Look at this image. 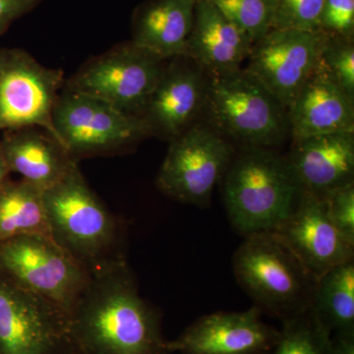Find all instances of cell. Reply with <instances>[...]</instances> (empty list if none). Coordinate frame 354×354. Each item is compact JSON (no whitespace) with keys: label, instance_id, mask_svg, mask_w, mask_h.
<instances>
[{"label":"cell","instance_id":"31","mask_svg":"<svg viewBox=\"0 0 354 354\" xmlns=\"http://www.w3.org/2000/svg\"><path fill=\"white\" fill-rule=\"evenodd\" d=\"M9 176H10V171H9L8 167H7L1 151H0V189H1L4 184L10 179L9 178Z\"/></svg>","mask_w":354,"mask_h":354},{"label":"cell","instance_id":"16","mask_svg":"<svg viewBox=\"0 0 354 354\" xmlns=\"http://www.w3.org/2000/svg\"><path fill=\"white\" fill-rule=\"evenodd\" d=\"M286 158L301 190L324 197L330 191L354 183V132L293 141Z\"/></svg>","mask_w":354,"mask_h":354},{"label":"cell","instance_id":"11","mask_svg":"<svg viewBox=\"0 0 354 354\" xmlns=\"http://www.w3.org/2000/svg\"><path fill=\"white\" fill-rule=\"evenodd\" d=\"M70 342L68 317L0 274L1 354H64Z\"/></svg>","mask_w":354,"mask_h":354},{"label":"cell","instance_id":"17","mask_svg":"<svg viewBox=\"0 0 354 354\" xmlns=\"http://www.w3.org/2000/svg\"><path fill=\"white\" fill-rule=\"evenodd\" d=\"M293 141L330 134L354 132V102L319 62L288 109Z\"/></svg>","mask_w":354,"mask_h":354},{"label":"cell","instance_id":"20","mask_svg":"<svg viewBox=\"0 0 354 354\" xmlns=\"http://www.w3.org/2000/svg\"><path fill=\"white\" fill-rule=\"evenodd\" d=\"M197 0H149L133 17L131 41L167 62L185 57Z\"/></svg>","mask_w":354,"mask_h":354},{"label":"cell","instance_id":"27","mask_svg":"<svg viewBox=\"0 0 354 354\" xmlns=\"http://www.w3.org/2000/svg\"><path fill=\"white\" fill-rule=\"evenodd\" d=\"M323 198L335 227L346 241L354 244V183L330 191Z\"/></svg>","mask_w":354,"mask_h":354},{"label":"cell","instance_id":"8","mask_svg":"<svg viewBox=\"0 0 354 354\" xmlns=\"http://www.w3.org/2000/svg\"><path fill=\"white\" fill-rule=\"evenodd\" d=\"M234 151L213 127L192 124L169 141L156 183L165 196L183 204L208 206Z\"/></svg>","mask_w":354,"mask_h":354},{"label":"cell","instance_id":"28","mask_svg":"<svg viewBox=\"0 0 354 354\" xmlns=\"http://www.w3.org/2000/svg\"><path fill=\"white\" fill-rule=\"evenodd\" d=\"M319 31L330 36L353 39L354 0H326Z\"/></svg>","mask_w":354,"mask_h":354},{"label":"cell","instance_id":"14","mask_svg":"<svg viewBox=\"0 0 354 354\" xmlns=\"http://www.w3.org/2000/svg\"><path fill=\"white\" fill-rule=\"evenodd\" d=\"M274 234L317 279L335 266L354 259V244L330 221L325 199L307 191H302L295 212Z\"/></svg>","mask_w":354,"mask_h":354},{"label":"cell","instance_id":"3","mask_svg":"<svg viewBox=\"0 0 354 354\" xmlns=\"http://www.w3.org/2000/svg\"><path fill=\"white\" fill-rule=\"evenodd\" d=\"M223 177L228 218L245 237L276 232L295 212L302 192L286 158L269 149L244 148Z\"/></svg>","mask_w":354,"mask_h":354},{"label":"cell","instance_id":"33","mask_svg":"<svg viewBox=\"0 0 354 354\" xmlns=\"http://www.w3.org/2000/svg\"><path fill=\"white\" fill-rule=\"evenodd\" d=\"M0 354H1V353H0Z\"/></svg>","mask_w":354,"mask_h":354},{"label":"cell","instance_id":"2","mask_svg":"<svg viewBox=\"0 0 354 354\" xmlns=\"http://www.w3.org/2000/svg\"><path fill=\"white\" fill-rule=\"evenodd\" d=\"M43 199L50 236L92 276L127 260L122 221L91 189L78 165L44 190Z\"/></svg>","mask_w":354,"mask_h":354},{"label":"cell","instance_id":"23","mask_svg":"<svg viewBox=\"0 0 354 354\" xmlns=\"http://www.w3.org/2000/svg\"><path fill=\"white\" fill-rule=\"evenodd\" d=\"M330 334L310 309L283 322L268 354H328Z\"/></svg>","mask_w":354,"mask_h":354},{"label":"cell","instance_id":"12","mask_svg":"<svg viewBox=\"0 0 354 354\" xmlns=\"http://www.w3.org/2000/svg\"><path fill=\"white\" fill-rule=\"evenodd\" d=\"M322 32L272 29L253 44L244 71L286 109L320 62Z\"/></svg>","mask_w":354,"mask_h":354},{"label":"cell","instance_id":"29","mask_svg":"<svg viewBox=\"0 0 354 354\" xmlns=\"http://www.w3.org/2000/svg\"><path fill=\"white\" fill-rule=\"evenodd\" d=\"M43 0H0V36L8 30L14 21L29 13Z\"/></svg>","mask_w":354,"mask_h":354},{"label":"cell","instance_id":"10","mask_svg":"<svg viewBox=\"0 0 354 354\" xmlns=\"http://www.w3.org/2000/svg\"><path fill=\"white\" fill-rule=\"evenodd\" d=\"M65 80L62 69L27 51L0 48V132L38 127L55 138L53 111Z\"/></svg>","mask_w":354,"mask_h":354},{"label":"cell","instance_id":"32","mask_svg":"<svg viewBox=\"0 0 354 354\" xmlns=\"http://www.w3.org/2000/svg\"><path fill=\"white\" fill-rule=\"evenodd\" d=\"M64 354H85V353H84L83 351H81V349L79 348L78 346H77L75 344H74V342L72 341V339H71V342H70L68 348H66V351H64Z\"/></svg>","mask_w":354,"mask_h":354},{"label":"cell","instance_id":"1","mask_svg":"<svg viewBox=\"0 0 354 354\" xmlns=\"http://www.w3.org/2000/svg\"><path fill=\"white\" fill-rule=\"evenodd\" d=\"M85 354H169L158 312L140 295L127 260L93 274L69 318Z\"/></svg>","mask_w":354,"mask_h":354},{"label":"cell","instance_id":"15","mask_svg":"<svg viewBox=\"0 0 354 354\" xmlns=\"http://www.w3.org/2000/svg\"><path fill=\"white\" fill-rule=\"evenodd\" d=\"M186 57L171 59L165 64L153 91L142 120L149 133L171 141L193 124L204 108L207 79L204 71Z\"/></svg>","mask_w":354,"mask_h":354},{"label":"cell","instance_id":"30","mask_svg":"<svg viewBox=\"0 0 354 354\" xmlns=\"http://www.w3.org/2000/svg\"><path fill=\"white\" fill-rule=\"evenodd\" d=\"M328 354H354V334L330 335Z\"/></svg>","mask_w":354,"mask_h":354},{"label":"cell","instance_id":"9","mask_svg":"<svg viewBox=\"0 0 354 354\" xmlns=\"http://www.w3.org/2000/svg\"><path fill=\"white\" fill-rule=\"evenodd\" d=\"M165 62L130 41L88 60L65 80L64 87L99 97L122 113L141 118Z\"/></svg>","mask_w":354,"mask_h":354},{"label":"cell","instance_id":"22","mask_svg":"<svg viewBox=\"0 0 354 354\" xmlns=\"http://www.w3.org/2000/svg\"><path fill=\"white\" fill-rule=\"evenodd\" d=\"M48 234L43 191L9 179L0 189V243L20 235Z\"/></svg>","mask_w":354,"mask_h":354},{"label":"cell","instance_id":"18","mask_svg":"<svg viewBox=\"0 0 354 354\" xmlns=\"http://www.w3.org/2000/svg\"><path fill=\"white\" fill-rule=\"evenodd\" d=\"M253 41L209 0H197L194 23L186 46L190 58L209 77L241 70Z\"/></svg>","mask_w":354,"mask_h":354},{"label":"cell","instance_id":"21","mask_svg":"<svg viewBox=\"0 0 354 354\" xmlns=\"http://www.w3.org/2000/svg\"><path fill=\"white\" fill-rule=\"evenodd\" d=\"M310 311L330 335L354 334V259L318 279Z\"/></svg>","mask_w":354,"mask_h":354},{"label":"cell","instance_id":"7","mask_svg":"<svg viewBox=\"0 0 354 354\" xmlns=\"http://www.w3.org/2000/svg\"><path fill=\"white\" fill-rule=\"evenodd\" d=\"M53 124L55 138L76 162L120 153L150 136L142 118L64 86L53 111Z\"/></svg>","mask_w":354,"mask_h":354},{"label":"cell","instance_id":"4","mask_svg":"<svg viewBox=\"0 0 354 354\" xmlns=\"http://www.w3.org/2000/svg\"><path fill=\"white\" fill-rule=\"evenodd\" d=\"M232 268L237 283L262 313L283 323L311 307L318 279L274 232L245 237Z\"/></svg>","mask_w":354,"mask_h":354},{"label":"cell","instance_id":"25","mask_svg":"<svg viewBox=\"0 0 354 354\" xmlns=\"http://www.w3.org/2000/svg\"><path fill=\"white\" fill-rule=\"evenodd\" d=\"M320 62L344 94L354 102L353 39L324 34Z\"/></svg>","mask_w":354,"mask_h":354},{"label":"cell","instance_id":"24","mask_svg":"<svg viewBox=\"0 0 354 354\" xmlns=\"http://www.w3.org/2000/svg\"><path fill=\"white\" fill-rule=\"evenodd\" d=\"M253 44L274 28L277 0H209Z\"/></svg>","mask_w":354,"mask_h":354},{"label":"cell","instance_id":"5","mask_svg":"<svg viewBox=\"0 0 354 354\" xmlns=\"http://www.w3.org/2000/svg\"><path fill=\"white\" fill-rule=\"evenodd\" d=\"M204 108L213 127L244 148L277 145L290 129L288 109L244 70L207 79Z\"/></svg>","mask_w":354,"mask_h":354},{"label":"cell","instance_id":"6","mask_svg":"<svg viewBox=\"0 0 354 354\" xmlns=\"http://www.w3.org/2000/svg\"><path fill=\"white\" fill-rule=\"evenodd\" d=\"M0 274L68 318L92 279L85 268L43 234L20 235L0 243Z\"/></svg>","mask_w":354,"mask_h":354},{"label":"cell","instance_id":"13","mask_svg":"<svg viewBox=\"0 0 354 354\" xmlns=\"http://www.w3.org/2000/svg\"><path fill=\"white\" fill-rule=\"evenodd\" d=\"M257 307L242 312H215L191 324L169 353L181 354H268L279 330L263 322Z\"/></svg>","mask_w":354,"mask_h":354},{"label":"cell","instance_id":"19","mask_svg":"<svg viewBox=\"0 0 354 354\" xmlns=\"http://www.w3.org/2000/svg\"><path fill=\"white\" fill-rule=\"evenodd\" d=\"M0 151L10 174L43 192L78 165L55 137L38 127L2 133Z\"/></svg>","mask_w":354,"mask_h":354},{"label":"cell","instance_id":"26","mask_svg":"<svg viewBox=\"0 0 354 354\" xmlns=\"http://www.w3.org/2000/svg\"><path fill=\"white\" fill-rule=\"evenodd\" d=\"M326 0H277L274 28L319 32Z\"/></svg>","mask_w":354,"mask_h":354}]
</instances>
